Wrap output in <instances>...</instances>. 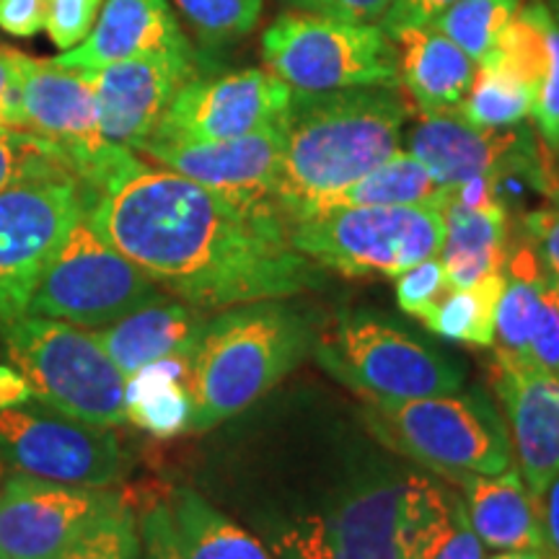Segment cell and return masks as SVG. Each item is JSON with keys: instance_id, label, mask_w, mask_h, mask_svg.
<instances>
[{"instance_id": "obj_1", "label": "cell", "mask_w": 559, "mask_h": 559, "mask_svg": "<svg viewBox=\"0 0 559 559\" xmlns=\"http://www.w3.org/2000/svg\"><path fill=\"white\" fill-rule=\"evenodd\" d=\"M88 226L160 288L202 311L285 298L324 283L293 247L275 200L215 192L140 164L86 200Z\"/></svg>"}, {"instance_id": "obj_2", "label": "cell", "mask_w": 559, "mask_h": 559, "mask_svg": "<svg viewBox=\"0 0 559 559\" xmlns=\"http://www.w3.org/2000/svg\"><path fill=\"white\" fill-rule=\"evenodd\" d=\"M407 104L396 86H360L304 94L293 91L285 115V151L275 202L285 221L400 151Z\"/></svg>"}, {"instance_id": "obj_3", "label": "cell", "mask_w": 559, "mask_h": 559, "mask_svg": "<svg viewBox=\"0 0 559 559\" xmlns=\"http://www.w3.org/2000/svg\"><path fill=\"white\" fill-rule=\"evenodd\" d=\"M309 332L288 306L257 304L223 309L207 319L192 355L190 430L218 428L262 400L304 358Z\"/></svg>"}, {"instance_id": "obj_4", "label": "cell", "mask_w": 559, "mask_h": 559, "mask_svg": "<svg viewBox=\"0 0 559 559\" xmlns=\"http://www.w3.org/2000/svg\"><path fill=\"white\" fill-rule=\"evenodd\" d=\"M5 353L34 400L58 415L102 428H117L124 412V376L91 332L68 321L24 317L0 330Z\"/></svg>"}, {"instance_id": "obj_5", "label": "cell", "mask_w": 559, "mask_h": 559, "mask_svg": "<svg viewBox=\"0 0 559 559\" xmlns=\"http://www.w3.org/2000/svg\"><path fill=\"white\" fill-rule=\"evenodd\" d=\"M293 247L345 277H396L440 254L443 207H332L288 221Z\"/></svg>"}, {"instance_id": "obj_6", "label": "cell", "mask_w": 559, "mask_h": 559, "mask_svg": "<svg viewBox=\"0 0 559 559\" xmlns=\"http://www.w3.org/2000/svg\"><path fill=\"white\" fill-rule=\"evenodd\" d=\"M262 58L270 73L304 94L400 83V50L379 24L283 13L262 34Z\"/></svg>"}, {"instance_id": "obj_7", "label": "cell", "mask_w": 559, "mask_h": 559, "mask_svg": "<svg viewBox=\"0 0 559 559\" xmlns=\"http://www.w3.org/2000/svg\"><path fill=\"white\" fill-rule=\"evenodd\" d=\"M366 419L391 449L451 477H492L513 464L508 430L487 402L456 400L451 394L409 402H370Z\"/></svg>"}, {"instance_id": "obj_8", "label": "cell", "mask_w": 559, "mask_h": 559, "mask_svg": "<svg viewBox=\"0 0 559 559\" xmlns=\"http://www.w3.org/2000/svg\"><path fill=\"white\" fill-rule=\"evenodd\" d=\"M160 296V285L104 241L83 215L41 272L26 313L102 330Z\"/></svg>"}, {"instance_id": "obj_9", "label": "cell", "mask_w": 559, "mask_h": 559, "mask_svg": "<svg viewBox=\"0 0 559 559\" xmlns=\"http://www.w3.org/2000/svg\"><path fill=\"white\" fill-rule=\"evenodd\" d=\"M319 360L368 402H409L456 394L464 370L396 326L368 313L334 321Z\"/></svg>"}, {"instance_id": "obj_10", "label": "cell", "mask_w": 559, "mask_h": 559, "mask_svg": "<svg viewBox=\"0 0 559 559\" xmlns=\"http://www.w3.org/2000/svg\"><path fill=\"white\" fill-rule=\"evenodd\" d=\"M21 132H32L66 153L75 179L94 198L128 177L143 160L102 135L88 70L55 60H29L21 83Z\"/></svg>"}, {"instance_id": "obj_11", "label": "cell", "mask_w": 559, "mask_h": 559, "mask_svg": "<svg viewBox=\"0 0 559 559\" xmlns=\"http://www.w3.org/2000/svg\"><path fill=\"white\" fill-rule=\"evenodd\" d=\"M83 215L79 179L24 181L0 192V330L24 317L41 272Z\"/></svg>"}, {"instance_id": "obj_12", "label": "cell", "mask_w": 559, "mask_h": 559, "mask_svg": "<svg viewBox=\"0 0 559 559\" xmlns=\"http://www.w3.org/2000/svg\"><path fill=\"white\" fill-rule=\"evenodd\" d=\"M456 498L409 477L355 492L324 521L337 559H423L449 526Z\"/></svg>"}, {"instance_id": "obj_13", "label": "cell", "mask_w": 559, "mask_h": 559, "mask_svg": "<svg viewBox=\"0 0 559 559\" xmlns=\"http://www.w3.org/2000/svg\"><path fill=\"white\" fill-rule=\"evenodd\" d=\"M0 461L13 472L73 487H109L128 472V456L111 428L34 402L0 409Z\"/></svg>"}, {"instance_id": "obj_14", "label": "cell", "mask_w": 559, "mask_h": 559, "mask_svg": "<svg viewBox=\"0 0 559 559\" xmlns=\"http://www.w3.org/2000/svg\"><path fill=\"white\" fill-rule=\"evenodd\" d=\"M293 88L260 68L215 79L187 81L166 109L151 140L156 143H215L272 128L288 115Z\"/></svg>"}, {"instance_id": "obj_15", "label": "cell", "mask_w": 559, "mask_h": 559, "mask_svg": "<svg viewBox=\"0 0 559 559\" xmlns=\"http://www.w3.org/2000/svg\"><path fill=\"white\" fill-rule=\"evenodd\" d=\"M120 495L11 472L0 489V559H52Z\"/></svg>"}, {"instance_id": "obj_16", "label": "cell", "mask_w": 559, "mask_h": 559, "mask_svg": "<svg viewBox=\"0 0 559 559\" xmlns=\"http://www.w3.org/2000/svg\"><path fill=\"white\" fill-rule=\"evenodd\" d=\"M102 135L128 151L148 143L166 109L187 81L194 79V55L164 50L88 70Z\"/></svg>"}, {"instance_id": "obj_17", "label": "cell", "mask_w": 559, "mask_h": 559, "mask_svg": "<svg viewBox=\"0 0 559 559\" xmlns=\"http://www.w3.org/2000/svg\"><path fill=\"white\" fill-rule=\"evenodd\" d=\"M409 153L428 166L430 177L445 190H456L477 177L500 181L513 171L542 177L526 132L519 128H477L459 111L423 115V122L412 130Z\"/></svg>"}, {"instance_id": "obj_18", "label": "cell", "mask_w": 559, "mask_h": 559, "mask_svg": "<svg viewBox=\"0 0 559 559\" xmlns=\"http://www.w3.org/2000/svg\"><path fill=\"white\" fill-rule=\"evenodd\" d=\"M285 151V120L249 135L215 143H148L140 153L164 169L210 190L247 200H275Z\"/></svg>"}, {"instance_id": "obj_19", "label": "cell", "mask_w": 559, "mask_h": 559, "mask_svg": "<svg viewBox=\"0 0 559 559\" xmlns=\"http://www.w3.org/2000/svg\"><path fill=\"white\" fill-rule=\"evenodd\" d=\"M489 376L506 407L521 477L539 498L549 481L559 477V379L500 349Z\"/></svg>"}, {"instance_id": "obj_20", "label": "cell", "mask_w": 559, "mask_h": 559, "mask_svg": "<svg viewBox=\"0 0 559 559\" xmlns=\"http://www.w3.org/2000/svg\"><path fill=\"white\" fill-rule=\"evenodd\" d=\"M187 47L190 41L169 0H104L88 37L73 50L60 52L55 62L75 70H96L140 55Z\"/></svg>"}, {"instance_id": "obj_21", "label": "cell", "mask_w": 559, "mask_h": 559, "mask_svg": "<svg viewBox=\"0 0 559 559\" xmlns=\"http://www.w3.org/2000/svg\"><path fill=\"white\" fill-rule=\"evenodd\" d=\"M207 326V311L187 300H171L160 296L140 306L115 324L94 330L96 342L104 347L111 362L130 379L135 370L153 360L171 355H194L202 332Z\"/></svg>"}, {"instance_id": "obj_22", "label": "cell", "mask_w": 559, "mask_h": 559, "mask_svg": "<svg viewBox=\"0 0 559 559\" xmlns=\"http://www.w3.org/2000/svg\"><path fill=\"white\" fill-rule=\"evenodd\" d=\"M466 519L481 547L495 551L542 549L539 502L510 466L502 474H466Z\"/></svg>"}, {"instance_id": "obj_23", "label": "cell", "mask_w": 559, "mask_h": 559, "mask_svg": "<svg viewBox=\"0 0 559 559\" xmlns=\"http://www.w3.org/2000/svg\"><path fill=\"white\" fill-rule=\"evenodd\" d=\"M400 47V83L423 115L456 111L469 94L477 62L436 26H417L394 39Z\"/></svg>"}, {"instance_id": "obj_24", "label": "cell", "mask_w": 559, "mask_h": 559, "mask_svg": "<svg viewBox=\"0 0 559 559\" xmlns=\"http://www.w3.org/2000/svg\"><path fill=\"white\" fill-rule=\"evenodd\" d=\"M445 236L440 262L451 288H469L489 272H498L508 254V210L506 202L489 207H466L453 200L443 207Z\"/></svg>"}, {"instance_id": "obj_25", "label": "cell", "mask_w": 559, "mask_h": 559, "mask_svg": "<svg viewBox=\"0 0 559 559\" xmlns=\"http://www.w3.org/2000/svg\"><path fill=\"white\" fill-rule=\"evenodd\" d=\"M451 190L440 187L430 177L428 166L412 156L409 151H396L383 164L362 174L345 190L330 194L317 205L306 210L304 215L321 213L332 207H383V205H432L445 207ZM298 215V218H304ZM296 221V218H293Z\"/></svg>"}, {"instance_id": "obj_26", "label": "cell", "mask_w": 559, "mask_h": 559, "mask_svg": "<svg viewBox=\"0 0 559 559\" xmlns=\"http://www.w3.org/2000/svg\"><path fill=\"white\" fill-rule=\"evenodd\" d=\"M166 506L181 559H272L254 536L236 526L194 489H174Z\"/></svg>"}, {"instance_id": "obj_27", "label": "cell", "mask_w": 559, "mask_h": 559, "mask_svg": "<svg viewBox=\"0 0 559 559\" xmlns=\"http://www.w3.org/2000/svg\"><path fill=\"white\" fill-rule=\"evenodd\" d=\"M549 272L528 243L508 249L502 264V293L495 317V342L498 349L513 358H526L528 342L534 337L542 317L544 290H547Z\"/></svg>"}, {"instance_id": "obj_28", "label": "cell", "mask_w": 559, "mask_h": 559, "mask_svg": "<svg viewBox=\"0 0 559 559\" xmlns=\"http://www.w3.org/2000/svg\"><path fill=\"white\" fill-rule=\"evenodd\" d=\"M502 293V270L489 272L469 288H449L423 321L443 340L472 347L495 345V317Z\"/></svg>"}, {"instance_id": "obj_29", "label": "cell", "mask_w": 559, "mask_h": 559, "mask_svg": "<svg viewBox=\"0 0 559 559\" xmlns=\"http://www.w3.org/2000/svg\"><path fill=\"white\" fill-rule=\"evenodd\" d=\"M456 111L477 128H519L534 111V91L498 68L477 66L469 94Z\"/></svg>"}, {"instance_id": "obj_30", "label": "cell", "mask_w": 559, "mask_h": 559, "mask_svg": "<svg viewBox=\"0 0 559 559\" xmlns=\"http://www.w3.org/2000/svg\"><path fill=\"white\" fill-rule=\"evenodd\" d=\"M519 9L521 0H459L428 26L443 32L479 66Z\"/></svg>"}, {"instance_id": "obj_31", "label": "cell", "mask_w": 559, "mask_h": 559, "mask_svg": "<svg viewBox=\"0 0 559 559\" xmlns=\"http://www.w3.org/2000/svg\"><path fill=\"white\" fill-rule=\"evenodd\" d=\"M47 179H75L66 153L32 132H0V192Z\"/></svg>"}, {"instance_id": "obj_32", "label": "cell", "mask_w": 559, "mask_h": 559, "mask_svg": "<svg viewBox=\"0 0 559 559\" xmlns=\"http://www.w3.org/2000/svg\"><path fill=\"white\" fill-rule=\"evenodd\" d=\"M140 531L122 498L104 510L52 559H140Z\"/></svg>"}, {"instance_id": "obj_33", "label": "cell", "mask_w": 559, "mask_h": 559, "mask_svg": "<svg viewBox=\"0 0 559 559\" xmlns=\"http://www.w3.org/2000/svg\"><path fill=\"white\" fill-rule=\"evenodd\" d=\"M174 3L205 45H228L247 37L262 16V0H174Z\"/></svg>"}, {"instance_id": "obj_34", "label": "cell", "mask_w": 559, "mask_h": 559, "mask_svg": "<svg viewBox=\"0 0 559 559\" xmlns=\"http://www.w3.org/2000/svg\"><path fill=\"white\" fill-rule=\"evenodd\" d=\"M124 412L135 428L153 438H174L190 430L192 394L187 383H164L124 402Z\"/></svg>"}, {"instance_id": "obj_35", "label": "cell", "mask_w": 559, "mask_h": 559, "mask_svg": "<svg viewBox=\"0 0 559 559\" xmlns=\"http://www.w3.org/2000/svg\"><path fill=\"white\" fill-rule=\"evenodd\" d=\"M449 288L451 285L445 277L443 262H440V257H430V260L396 275V304L409 317L423 319Z\"/></svg>"}, {"instance_id": "obj_36", "label": "cell", "mask_w": 559, "mask_h": 559, "mask_svg": "<svg viewBox=\"0 0 559 559\" xmlns=\"http://www.w3.org/2000/svg\"><path fill=\"white\" fill-rule=\"evenodd\" d=\"M104 0H47L45 32L60 52L73 50L94 29Z\"/></svg>"}, {"instance_id": "obj_37", "label": "cell", "mask_w": 559, "mask_h": 559, "mask_svg": "<svg viewBox=\"0 0 559 559\" xmlns=\"http://www.w3.org/2000/svg\"><path fill=\"white\" fill-rule=\"evenodd\" d=\"M531 117L536 120L539 135L549 148L559 151V21L551 11L549 21V60L547 70H544V79L536 88L534 111Z\"/></svg>"}, {"instance_id": "obj_38", "label": "cell", "mask_w": 559, "mask_h": 559, "mask_svg": "<svg viewBox=\"0 0 559 559\" xmlns=\"http://www.w3.org/2000/svg\"><path fill=\"white\" fill-rule=\"evenodd\" d=\"M521 360L559 379V296L551 275L547 277V290H544L539 324H536L534 337L528 342L526 358Z\"/></svg>"}, {"instance_id": "obj_39", "label": "cell", "mask_w": 559, "mask_h": 559, "mask_svg": "<svg viewBox=\"0 0 559 559\" xmlns=\"http://www.w3.org/2000/svg\"><path fill=\"white\" fill-rule=\"evenodd\" d=\"M523 228H526L531 247L539 254L544 270L559 280V192L549 198V205L526 213Z\"/></svg>"}, {"instance_id": "obj_40", "label": "cell", "mask_w": 559, "mask_h": 559, "mask_svg": "<svg viewBox=\"0 0 559 559\" xmlns=\"http://www.w3.org/2000/svg\"><path fill=\"white\" fill-rule=\"evenodd\" d=\"M423 559H485L481 542L466 519L464 502H453L449 526L440 531V536L430 544Z\"/></svg>"}, {"instance_id": "obj_41", "label": "cell", "mask_w": 559, "mask_h": 559, "mask_svg": "<svg viewBox=\"0 0 559 559\" xmlns=\"http://www.w3.org/2000/svg\"><path fill=\"white\" fill-rule=\"evenodd\" d=\"M32 58L0 47V132L21 128V83Z\"/></svg>"}, {"instance_id": "obj_42", "label": "cell", "mask_w": 559, "mask_h": 559, "mask_svg": "<svg viewBox=\"0 0 559 559\" xmlns=\"http://www.w3.org/2000/svg\"><path fill=\"white\" fill-rule=\"evenodd\" d=\"M296 11L317 16L353 21V24H381L391 0H288Z\"/></svg>"}, {"instance_id": "obj_43", "label": "cell", "mask_w": 559, "mask_h": 559, "mask_svg": "<svg viewBox=\"0 0 559 559\" xmlns=\"http://www.w3.org/2000/svg\"><path fill=\"white\" fill-rule=\"evenodd\" d=\"M453 3H459V0H391V9L379 26L389 39H396L404 32L432 24Z\"/></svg>"}, {"instance_id": "obj_44", "label": "cell", "mask_w": 559, "mask_h": 559, "mask_svg": "<svg viewBox=\"0 0 559 559\" xmlns=\"http://www.w3.org/2000/svg\"><path fill=\"white\" fill-rule=\"evenodd\" d=\"M140 547H143L145 559H181L177 536H174L169 506H153L143 513L138 523Z\"/></svg>"}, {"instance_id": "obj_45", "label": "cell", "mask_w": 559, "mask_h": 559, "mask_svg": "<svg viewBox=\"0 0 559 559\" xmlns=\"http://www.w3.org/2000/svg\"><path fill=\"white\" fill-rule=\"evenodd\" d=\"M280 559H337L324 521H306L290 528L277 544Z\"/></svg>"}, {"instance_id": "obj_46", "label": "cell", "mask_w": 559, "mask_h": 559, "mask_svg": "<svg viewBox=\"0 0 559 559\" xmlns=\"http://www.w3.org/2000/svg\"><path fill=\"white\" fill-rule=\"evenodd\" d=\"M47 0H0V29L11 37L45 32Z\"/></svg>"}, {"instance_id": "obj_47", "label": "cell", "mask_w": 559, "mask_h": 559, "mask_svg": "<svg viewBox=\"0 0 559 559\" xmlns=\"http://www.w3.org/2000/svg\"><path fill=\"white\" fill-rule=\"evenodd\" d=\"M536 502H539L542 551L547 559H559V477L549 481Z\"/></svg>"}, {"instance_id": "obj_48", "label": "cell", "mask_w": 559, "mask_h": 559, "mask_svg": "<svg viewBox=\"0 0 559 559\" xmlns=\"http://www.w3.org/2000/svg\"><path fill=\"white\" fill-rule=\"evenodd\" d=\"M34 402V391L29 381L16 366H0V409L24 407Z\"/></svg>"}, {"instance_id": "obj_49", "label": "cell", "mask_w": 559, "mask_h": 559, "mask_svg": "<svg viewBox=\"0 0 559 559\" xmlns=\"http://www.w3.org/2000/svg\"><path fill=\"white\" fill-rule=\"evenodd\" d=\"M489 559H547V555H544L542 549H510V551H500V555Z\"/></svg>"}, {"instance_id": "obj_50", "label": "cell", "mask_w": 559, "mask_h": 559, "mask_svg": "<svg viewBox=\"0 0 559 559\" xmlns=\"http://www.w3.org/2000/svg\"><path fill=\"white\" fill-rule=\"evenodd\" d=\"M551 283H555V290H557V296H559V280L555 275H551Z\"/></svg>"}, {"instance_id": "obj_51", "label": "cell", "mask_w": 559, "mask_h": 559, "mask_svg": "<svg viewBox=\"0 0 559 559\" xmlns=\"http://www.w3.org/2000/svg\"><path fill=\"white\" fill-rule=\"evenodd\" d=\"M555 16H557V21H559V0L555 3Z\"/></svg>"}, {"instance_id": "obj_52", "label": "cell", "mask_w": 559, "mask_h": 559, "mask_svg": "<svg viewBox=\"0 0 559 559\" xmlns=\"http://www.w3.org/2000/svg\"><path fill=\"white\" fill-rule=\"evenodd\" d=\"M0 474H3V464H0Z\"/></svg>"}]
</instances>
